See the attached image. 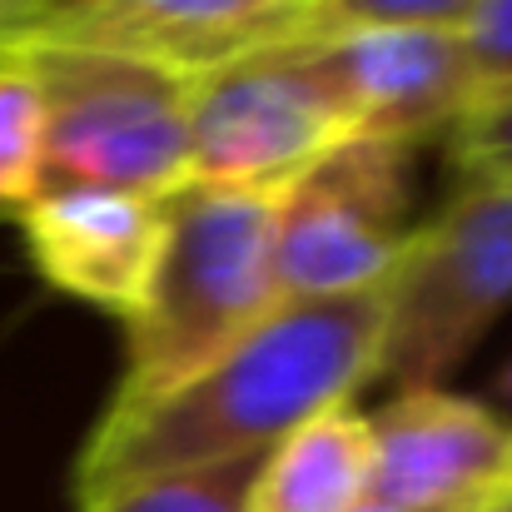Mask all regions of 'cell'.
<instances>
[{"mask_svg":"<svg viewBox=\"0 0 512 512\" xmlns=\"http://www.w3.org/2000/svg\"><path fill=\"white\" fill-rule=\"evenodd\" d=\"M378 324V289L279 299L179 388L145 408L100 413L75 463V508L90 512L150 478L269 453L309 418L343 408L373 378Z\"/></svg>","mask_w":512,"mask_h":512,"instance_id":"cell-1","label":"cell"},{"mask_svg":"<svg viewBox=\"0 0 512 512\" xmlns=\"http://www.w3.org/2000/svg\"><path fill=\"white\" fill-rule=\"evenodd\" d=\"M274 204L269 194L179 184L165 194V239L135 309L120 388L105 413L145 408L239 343L274 304Z\"/></svg>","mask_w":512,"mask_h":512,"instance_id":"cell-2","label":"cell"},{"mask_svg":"<svg viewBox=\"0 0 512 512\" xmlns=\"http://www.w3.org/2000/svg\"><path fill=\"white\" fill-rule=\"evenodd\" d=\"M15 60L40 90L35 189H115L165 199L184 184V75L80 45H15Z\"/></svg>","mask_w":512,"mask_h":512,"instance_id":"cell-3","label":"cell"},{"mask_svg":"<svg viewBox=\"0 0 512 512\" xmlns=\"http://www.w3.org/2000/svg\"><path fill=\"white\" fill-rule=\"evenodd\" d=\"M383 324L373 378L393 393L438 378L512 304V189L468 184L443 214L418 224L378 284Z\"/></svg>","mask_w":512,"mask_h":512,"instance_id":"cell-4","label":"cell"},{"mask_svg":"<svg viewBox=\"0 0 512 512\" xmlns=\"http://www.w3.org/2000/svg\"><path fill=\"white\" fill-rule=\"evenodd\" d=\"M413 150L348 135L274 204L279 299H339L378 289L413 224Z\"/></svg>","mask_w":512,"mask_h":512,"instance_id":"cell-5","label":"cell"},{"mask_svg":"<svg viewBox=\"0 0 512 512\" xmlns=\"http://www.w3.org/2000/svg\"><path fill=\"white\" fill-rule=\"evenodd\" d=\"M343 140V110L289 45L249 50L189 80L184 184L279 199Z\"/></svg>","mask_w":512,"mask_h":512,"instance_id":"cell-6","label":"cell"},{"mask_svg":"<svg viewBox=\"0 0 512 512\" xmlns=\"http://www.w3.org/2000/svg\"><path fill=\"white\" fill-rule=\"evenodd\" d=\"M289 50L334 95L358 140L418 150L423 140L448 135L478 95L458 30H368Z\"/></svg>","mask_w":512,"mask_h":512,"instance_id":"cell-7","label":"cell"},{"mask_svg":"<svg viewBox=\"0 0 512 512\" xmlns=\"http://www.w3.org/2000/svg\"><path fill=\"white\" fill-rule=\"evenodd\" d=\"M368 438V503L383 508L478 512L512 473V423L448 388L393 393Z\"/></svg>","mask_w":512,"mask_h":512,"instance_id":"cell-8","label":"cell"},{"mask_svg":"<svg viewBox=\"0 0 512 512\" xmlns=\"http://www.w3.org/2000/svg\"><path fill=\"white\" fill-rule=\"evenodd\" d=\"M294 0H30L20 45H80L194 80L264 50Z\"/></svg>","mask_w":512,"mask_h":512,"instance_id":"cell-9","label":"cell"},{"mask_svg":"<svg viewBox=\"0 0 512 512\" xmlns=\"http://www.w3.org/2000/svg\"><path fill=\"white\" fill-rule=\"evenodd\" d=\"M15 224L45 284L125 324L135 319L160 259L165 199L115 189H35L15 209Z\"/></svg>","mask_w":512,"mask_h":512,"instance_id":"cell-10","label":"cell"},{"mask_svg":"<svg viewBox=\"0 0 512 512\" xmlns=\"http://www.w3.org/2000/svg\"><path fill=\"white\" fill-rule=\"evenodd\" d=\"M373 438L348 403L309 418L264 453L249 512H353L368 503Z\"/></svg>","mask_w":512,"mask_h":512,"instance_id":"cell-11","label":"cell"},{"mask_svg":"<svg viewBox=\"0 0 512 512\" xmlns=\"http://www.w3.org/2000/svg\"><path fill=\"white\" fill-rule=\"evenodd\" d=\"M473 5L478 0H294L269 45H329L368 30H463Z\"/></svg>","mask_w":512,"mask_h":512,"instance_id":"cell-12","label":"cell"},{"mask_svg":"<svg viewBox=\"0 0 512 512\" xmlns=\"http://www.w3.org/2000/svg\"><path fill=\"white\" fill-rule=\"evenodd\" d=\"M259 468H264V453L229 458V463L194 468V473L150 478V483H135V488L105 498L90 512H249Z\"/></svg>","mask_w":512,"mask_h":512,"instance_id":"cell-13","label":"cell"},{"mask_svg":"<svg viewBox=\"0 0 512 512\" xmlns=\"http://www.w3.org/2000/svg\"><path fill=\"white\" fill-rule=\"evenodd\" d=\"M40 184V90L15 60L0 65V209H20Z\"/></svg>","mask_w":512,"mask_h":512,"instance_id":"cell-14","label":"cell"},{"mask_svg":"<svg viewBox=\"0 0 512 512\" xmlns=\"http://www.w3.org/2000/svg\"><path fill=\"white\" fill-rule=\"evenodd\" d=\"M453 165L468 174V184H498L512 189V90L478 95L448 130Z\"/></svg>","mask_w":512,"mask_h":512,"instance_id":"cell-15","label":"cell"},{"mask_svg":"<svg viewBox=\"0 0 512 512\" xmlns=\"http://www.w3.org/2000/svg\"><path fill=\"white\" fill-rule=\"evenodd\" d=\"M458 35H463L478 95L512 90V0H478Z\"/></svg>","mask_w":512,"mask_h":512,"instance_id":"cell-16","label":"cell"},{"mask_svg":"<svg viewBox=\"0 0 512 512\" xmlns=\"http://www.w3.org/2000/svg\"><path fill=\"white\" fill-rule=\"evenodd\" d=\"M25 15H30V0H0V50H15L20 45Z\"/></svg>","mask_w":512,"mask_h":512,"instance_id":"cell-17","label":"cell"},{"mask_svg":"<svg viewBox=\"0 0 512 512\" xmlns=\"http://www.w3.org/2000/svg\"><path fill=\"white\" fill-rule=\"evenodd\" d=\"M478 512H512V473H508V483H503V488H498Z\"/></svg>","mask_w":512,"mask_h":512,"instance_id":"cell-18","label":"cell"},{"mask_svg":"<svg viewBox=\"0 0 512 512\" xmlns=\"http://www.w3.org/2000/svg\"><path fill=\"white\" fill-rule=\"evenodd\" d=\"M353 512H408V508H383V503H358Z\"/></svg>","mask_w":512,"mask_h":512,"instance_id":"cell-19","label":"cell"},{"mask_svg":"<svg viewBox=\"0 0 512 512\" xmlns=\"http://www.w3.org/2000/svg\"><path fill=\"white\" fill-rule=\"evenodd\" d=\"M498 388H503V398L512 403V363H508V373H503V383H498Z\"/></svg>","mask_w":512,"mask_h":512,"instance_id":"cell-20","label":"cell"},{"mask_svg":"<svg viewBox=\"0 0 512 512\" xmlns=\"http://www.w3.org/2000/svg\"><path fill=\"white\" fill-rule=\"evenodd\" d=\"M5 60H10V50H0V65H5Z\"/></svg>","mask_w":512,"mask_h":512,"instance_id":"cell-21","label":"cell"}]
</instances>
